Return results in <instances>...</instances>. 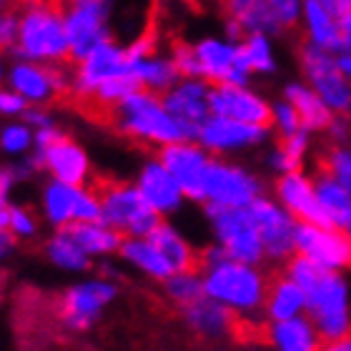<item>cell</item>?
<instances>
[{"label": "cell", "instance_id": "1", "mask_svg": "<svg viewBox=\"0 0 351 351\" xmlns=\"http://www.w3.org/2000/svg\"><path fill=\"white\" fill-rule=\"evenodd\" d=\"M286 276L306 291V316L324 341H337L351 334V284L344 271H326L293 254L286 261Z\"/></svg>", "mask_w": 351, "mask_h": 351}, {"label": "cell", "instance_id": "2", "mask_svg": "<svg viewBox=\"0 0 351 351\" xmlns=\"http://www.w3.org/2000/svg\"><path fill=\"white\" fill-rule=\"evenodd\" d=\"M198 269L204 274L206 296L221 301L239 319H254L263 311L271 281L261 271V263L231 258L219 243H213L201 251Z\"/></svg>", "mask_w": 351, "mask_h": 351}, {"label": "cell", "instance_id": "3", "mask_svg": "<svg viewBox=\"0 0 351 351\" xmlns=\"http://www.w3.org/2000/svg\"><path fill=\"white\" fill-rule=\"evenodd\" d=\"M106 125L141 146L163 148L176 141H191L189 131L163 106L161 95L151 90H136L123 95L113 106Z\"/></svg>", "mask_w": 351, "mask_h": 351}, {"label": "cell", "instance_id": "4", "mask_svg": "<svg viewBox=\"0 0 351 351\" xmlns=\"http://www.w3.org/2000/svg\"><path fill=\"white\" fill-rule=\"evenodd\" d=\"M18 53L23 58L56 63L75 71L68 43L66 13L58 0H40L21 5L18 13Z\"/></svg>", "mask_w": 351, "mask_h": 351}, {"label": "cell", "instance_id": "5", "mask_svg": "<svg viewBox=\"0 0 351 351\" xmlns=\"http://www.w3.org/2000/svg\"><path fill=\"white\" fill-rule=\"evenodd\" d=\"M231 40L241 43L249 33L289 36L299 28L304 0H216Z\"/></svg>", "mask_w": 351, "mask_h": 351}, {"label": "cell", "instance_id": "6", "mask_svg": "<svg viewBox=\"0 0 351 351\" xmlns=\"http://www.w3.org/2000/svg\"><path fill=\"white\" fill-rule=\"evenodd\" d=\"M95 191V196L101 201V219L113 226L118 234L128 236H148L163 216L156 208L148 206V201L141 196L136 183L113 181V178H90L88 183Z\"/></svg>", "mask_w": 351, "mask_h": 351}, {"label": "cell", "instance_id": "7", "mask_svg": "<svg viewBox=\"0 0 351 351\" xmlns=\"http://www.w3.org/2000/svg\"><path fill=\"white\" fill-rule=\"evenodd\" d=\"M206 213H208L213 239L228 256L246 263L266 261V249H263L261 234H258L249 206H243V208L206 206Z\"/></svg>", "mask_w": 351, "mask_h": 351}, {"label": "cell", "instance_id": "8", "mask_svg": "<svg viewBox=\"0 0 351 351\" xmlns=\"http://www.w3.org/2000/svg\"><path fill=\"white\" fill-rule=\"evenodd\" d=\"M36 161H38V166L48 171L56 181L71 183V186H88L90 178H93L88 154L71 138V136L58 131L56 125L38 128Z\"/></svg>", "mask_w": 351, "mask_h": 351}, {"label": "cell", "instance_id": "9", "mask_svg": "<svg viewBox=\"0 0 351 351\" xmlns=\"http://www.w3.org/2000/svg\"><path fill=\"white\" fill-rule=\"evenodd\" d=\"M118 299V286L108 276L86 278L68 286L58 299V322L73 334L93 329L103 311Z\"/></svg>", "mask_w": 351, "mask_h": 351}, {"label": "cell", "instance_id": "10", "mask_svg": "<svg viewBox=\"0 0 351 351\" xmlns=\"http://www.w3.org/2000/svg\"><path fill=\"white\" fill-rule=\"evenodd\" d=\"M301 71L306 75V81L314 86V90L324 98L334 113H346L351 108V83L341 68L339 58L326 48H319L311 40H301L296 45Z\"/></svg>", "mask_w": 351, "mask_h": 351}, {"label": "cell", "instance_id": "11", "mask_svg": "<svg viewBox=\"0 0 351 351\" xmlns=\"http://www.w3.org/2000/svg\"><path fill=\"white\" fill-rule=\"evenodd\" d=\"M258 196H263V183L256 173L243 169L239 163L213 161L206 171L204 198L206 206H228V208H243L251 206Z\"/></svg>", "mask_w": 351, "mask_h": 351}, {"label": "cell", "instance_id": "12", "mask_svg": "<svg viewBox=\"0 0 351 351\" xmlns=\"http://www.w3.org/2000/svg\"><path fill=\"white\" fill-rule=\"evenodd\" d=\"M43 216L53 228H66L75 221L101 219V201L90 186H71L53 178L43 189Z\"/></svg>", "mask_w": 351, "mask_h": 351}, {"label": "cell", "instance_id": "13", "mask_svg": "<svg viewBox=\"0 0 351 351\" xmlns=\"http://www.w3.org/2000/svg\"><path fill=\"white\" fill-rule=\"evenodd\" d=\"M296 254L306 256L326 271L351 269V241L344 228L329 223H299L296 226Z\"/></svg>", "mask_w": 351, "mask_h": 351}, {"label": "cell", "instance_id": "14", "mask_svg": "<svg viewBox=\"0 0 351 351\" xmlns=\"http://www.w3.org/2000/svg\"><path fill=\"white\" fill-rule=\"evenodd\" d=\"M251 216L256 221V228L261 234L263 249L269 261H289L296 254V226L299 221L278 204L276 198L258 196L249 206Z\"/></svg>", "mask_w": 351, "mask_h": 351}, {"label": "cell", "instance_id": "15", "mask_svg": "<svg viewBox=\"0 0 351 351\" xmlns=\"http://www.w3.org/2000/svg\"><path fill=\"white\" fill-rule=\"evenodd\" d=\"M158 161L171 171L186 198H191V201L204 198V181L206 171L211 166V156L201 143H193V141L169 143V146L158 148Z\"/></svg>", "mask_w": 351, "mask_h": 351}, {"label": "cell", "instance_id": "16", "mask_svg": "<svg viewBox=\"0 0 351 351\" xmlns=\"http://www.w3.org/2000/svg\"><path fill=\"white\" fill-rule=\"evenodd\" d=\"M208 103H211L213 116L234 118V121H241V123L274 128V106H269L261 95L251 93L243 86H231V83L211 86Z\"/></svg>", "mask_w": 351, "mask_h": 351}, {"label": "cell", "instance_id": "17", "mask_svg": "<svg viewBox=\"0 0 351 351\" xmlns=\"http://www.w3.org/2000/svg\"><path fill=\"white\" fill-rule=\"evenodd\" d=\"M271 128L251 125L223 116H208L198 128L196 141L208 154H228V151H243V148L261 146L269 138Z\"/></svg>", "mask_w": 351, "mask_h": 351}, {"label": "cell", "instance_id": "18", "mask_svg": "<svg viewBox=\"0 0 351 351\" xmlns=\"http://www.w3.org/2000/svg\"><path fill=\"white\" fill-rule=\"evenodd\" d=\"M208 83L204 78H186L181 86H171L161 95L163 106L169 108L171 116L189 131L191 141H196L198 128L206 118L211 116V103H208Z\"/></svg>", "mask_w": 351, "mask_h": 351}, {"label": "cell", "instance_id": "19", "mask_svg": "<svg viewBox=\"0 0 351 351\" xmlns=\"http://www.w3.org/2000/svg\"><path fill=\"white\" fill-rule=\"evenodd\" d=\"M274 193H276L278 204L284 206L299 223H329L322 206H319V198H316L314 178L304 171L278 173L276 183H274Z\"/></svg>", "mask_w": 351, "mask_h": 351}, {"label": "cell", "instance_id": "20", "mask_svg": "<svg viewBox=\"0 0 351 351\" xmlns=\"http://www.w3.org/2000/svg\"><path fill=\"white\" fill-rule=\"evenodd\" d=\"M136 189L141 191V196L146 198L148 206L156 208L161 216H171L183 206V189L178 186L171 171L163 166L158 158L148 161L143 169H141L138 178H136Z\"/></svg>", "mask_w": 351, "mask_h": 351}, {"label": "cell", "instance_id": "21", "mask_svg": "<svg viewBox=\"0 0 351 351\" xmlns=\"http://www.w3.org/2000/svg\"><path fill=\"white\" fill-rule=\"evenodd\" d=\"M181 314H183V324H186L196 337L208 339V341L231 337L236 331V322H239V316H236L231 308L223 306L221 301L211 299V296H206V293L198 301L183 306Z\"/></svg>", "mask_w": 351, "mask_h": 351}, {"label": "cell", "instance_id": "22", "mask_svg": "<svg viewBox=\"0 0 351 351\" xmlns=\"http://www.w3.org/2000/svg\"><path fill=\"white\" fill-rule=\"evenodd\" d=\"M263 337L274 351H322L326 344L306 314L284 322H269Z\"/></svg>", "mask_w": 351, "mask_h": 351}, {"label": "cell", "instance_id": "23", "mask_svg": "<svg viewBox=\"0 0 351 351\" xmlns=\"http://www.w3.org/2000/svg\"><path fill=\"white\" fill-rule=\"evenodd\" d=\"M121 258H123L131 269H136L143 276L154 278V281H166L173 274L171 263L166 261L158 246H156L148 236H128L121 243Z\"/></svg>", "mask_w": 351, "mask_h": 351}, {"label": "cell", "instance_id": "24", "mask_svg": "<svg viewBox=\"0 0 351 351\" xmlns=\"http://www.w3.org/2000/svg\"><path fill=\"white\" fill-rule=\"evenodd\" d=\"M284 98L296 108V113L301 118V125L308 133L329 131L331 121L337 118V113L324 103V98L316 93L314 88L301 86V83H291V86H286Z\"/></svg>", "mask_w": 351, "mask_h": 351}, {"label": "cell", "instance_id": "25", "mask_svg": "<svg viewBox=\"0 0 351 351\" xmlns=\"http://www.w3.org/2000/svg\"><path fill=\"white\" fill-rule=\"evenodd\" d=\"M263 314H266L269 322H284V319L306 314V291L286 274L278 276L276 281L269 284Z\"/></svg>", "mask_w": 351, "mask_h": 351}, {"label": "cell", "instance_id": "26", "mask_svg": "<svg viewBox=\"0 0 351 351\" xmlns=\"http://www.w3.org/2000/svg\"><path fill=\"white\" fill-rule=\"evenodd\" d=\"M66 228H68V234L81 243V249L86 251L90 258L113 256V254L121 251V243H123V236L118 234L113 226H108L103 219L75 221V223H71V226H66Z\"/></svg>", "mask_w": 351, "mask_h": 351}, {"label": "cell", "instance_id": "27", "mask_svg": "<svg viewBox=\"0 0 351 351\" xmlns=\"http://www.w3.org/2000/svg\"><path fill=\"white\" fill-rule=\"evenodd\" d=\"M314 186L316 198H319V206H322L326 221L331 226L346 228V223L351 221V191L339 178H334V176L322 169L316 173Z\"/></svg>", "mask_w": 351, "mask_h": 351}, {"label": "cell", "instance_id": "28", "mask_svg": "<svg viewBox=\"0 0 351 351\" xmlns=\"http://www.w3.org/2000/svg\"><path fill=\"white\" fill-rule=\"evenodd\" d=\"M304 21H306V38L311 43L331 53H341L344 48L341 28L322 0H304Z\"/></svg>", "mask_w": 351, "mask_h": 351}, {"label": "cell", "instance_id": "29", "mask_svg": "<svg viewBox=\"0 0 351 351\" xmlns=\"http://www.w3.org/2000/svg\"><path fill=\"white\" fill-rule=\"evenodd\" d=\"M148 239H151V241L158 246V251L166 256V261L171 263L173 274L176 271L196 269L198 266L196 249L186 241V236H183L178 228H173L171 223H166V221H161V223L148 234Z\"/></svg>", "mask_w": 351, "mask_h": 351}, {"label": "cell", "instance_id": "30", "mask_svg": "<svg viewBox=\"0 0 351 351\" xmlns=\"http://www.w3.org/2000/svg\"><path fill=\"white\" fill-rule=\"evenodd\" d=\"M43 251H45V258H48L56 269L68 271V274L88 271L90 269V261H93V258L81 249V243L68 234V228H56V234L45 241Z\"/></svg>", "mask_w": 351, "mask_h": 351}, {"label": "cell", "instance_id": "31", "mask_svg": "<svg viewBox=\"0 0 351 351\" xmlns=\"http://www.w3.org/2000/svg\"><path fill=\"white\" fill-rule=\"evenodd\" d=\"M308 131L291 133V136H278L276 148L269 154V166L276 173H289V171H301V163L308 154Z\"/></svg>", "mask_w": 351, "mask_h": 351}, {"label": "cell", "instance_id": "32", "mask_svg": "<svg viewBox=\"0 0 351 351\" xmlns=\"http://www.w3.org/2000/svg\"><path fill=\"white\" fill-rule=\"evenodd\" d=\"M163 291H166V299L171 304H176L178 308L189 306L193 301H198L204 296V274L198 269H186V271H176L171 274L166 281H163Z\"/></svg>", "mask_w": 351, "mask_h": 351}, {"label": "cell", "instance_id": "33", "mask_svg": "<svg viewBox=\"0 0 351 351\" xmlns=\"http://www.w3.org/2000/svg\"><path fill=\"white\" fill-rule=\"evenodd\" d=\"M239 56L251 73H269L274 71V53H271L266 33H249L239 43Z\"/></svg>", "mask_w": 351, "mask_h": 351}, {"label": "cell", "instance_id": "34", "mask_svg": "<svg viewBox=\"0 0 351 351\" xmlns=\"http://www.w3.org/2000/svg\"><path fill=\"white\" fill-rule=\"evenodd\" d=\"M322 171L331 173L334 178L344 183L351 191V146L349 143H334L331 148H326V154L322 156Z\"/></svg>", "mask_w": 351, "mask_h": 351}, {"label": "cell", "instance_id": "35", "mask_svg": "<svg viewBox=\"0 0 351 351\" xmlns=\"http://www.w3.org/2000/svg\"><path fill=\"white\" fill-rule=\"evenodd\" d=\"M30 146H33V133H30L28 125L13 123V125H5L3 133H0V148L5 154H13V156L25 154Z\"/></svg>", "mask_w": 351, "mask_h": 351}, {"label": "cell", "instance_id": "36", "mask_svg": "<svg viewBox=\"0 0 351 351\" xmlns=\"http://www.w3.org/2000/svg\"><path fill=\"white\" fill-rule=\"evenodd\" d=\"M8 234L13 239H21V241H28L38 234V219L36 213L25 208V206H13L10 211V226H8Z\"/></svg>", "mask_w": 351, "mask_h": 351}, {"label": "cell", "instance_id": "37", "mask_svg": "<svg viewBox=\"0 0 351 351\" xmlns=\"http://www.w3.org/2000/svg\"><path fill=\"white\" fill-rule=\"evenodd\" d=\"M274 128L278 131V136H291V133H296V131H301V128H304V125H301L299 113H296V108H293L286 98L274 106Z\"/></svg>", "mask_w": 351, "mask_h": 351}, {"label": "cell", "instance_id": "38", "mask_svg": "<svg viewBox=\"0 0 351 351\" xmlns=\"http://www.w3.org/2000/svg\"><path fill=\"white\" fill-rule=\"evenodd\" d=\"M15 43H18V13L5 8L0 13V53L13 48Z\"/></svg>", "mask_w": 351, "mask_h": 351}, {"label": "cell", "instance_id": "39", "mask_svg": "<svg viewBox=\"0 0 351 351\" xmlns=\"http://www.w3.org/2000/svg\"><path fill=\"white\" fill-rule=\"evenodd\" d=\"M25 110H28V101H25L18 90H15V93L0 90V113H5V116H18V113H25Z\"/></svg>", "mask_w": 351, "mask_h": 351}, {"label": "cell", "instance_id": "40", "mask_svg": "<svg viewBox=\"0 0 351 351\" xmlns=\"http://www.w3.org/2000/svg\"><path fill=\"white\" fill-rule=\"evenodd\" d=\"M21 181L18 166H0V198H8L15 183Z\"/></svg>", "mask_w": 351, "mask_h": 351}, {"label": "cell", "instance_id": "41", "mask_svg": "<svg viewBox=\"0 0 351 351\" xmlns=\"http://www.w3.org/2000/svg\"><path fill=\"white\" fill-rule=\"evenodd\" d=\"M10 211H13V204L8 198H0V231H8L10 226Z\"/></svg>", "mask_w": 351, "mask_h": 351}, {"label": "cell", "instance_id": "42", "mask_svg": "<svg viewBox=\"0 0 351 351\" xmlns=\"http://www.w3.org/2000/svg\"><path fill=\"white\" fill-rule=\"evenodd\" d=\"M322 351H351V334L344 339H337V341H326Z\"/></svg>", "mask_w": 351, "mask_h": 351}, {"label": "cell", "instance_id": "43", "mask_svg": "<svg viewBox=\"0 0 351 351\" xmlns=\"http://www.w3.org/2000/svg\"><path fill=\"white\" fill-rule=\"evenodd\" d=\"M13 243H15V239L8 231H0V261L13 251Z\"/></svg>", "mask_w": 351, "mask_h": 351}, {"label": "cell", "instance_id": "44", "mask_svg": "<svg viewBox=\"0 0 351 351\" xmlns=\"http://www.w3.org/2000/svg\"><path fill=\"white\" fill-rule=\"evenodd\" d=\"M337 58H339V68H341V73H344L346 78H349V83H351V51L339 53Z\"/></svg>", "mask_w": 351, "mask_h": 351}, {"label": "cell", "instance_id": "45", "mask_svg": "<svg viewBox=\"0 0 351 351\" xmlns=\"http://www.w3.org/2000/svg\"><path fill=\"white\" fill-rule=\"evenodd\" d=\"M344 231H346V236H349V241H351V221H349V223H346Z\"/></svg>", "mask_w": 351, "mask_h": 351}, {"label": "cell", "instance_id": "46", "mask_svg": "<svg viewBox=\"0 0 351 351\" xmlns=\"http://www.w3.org/2000/svg\"><path fill=\"white\" fill-rule=\"evenodd\" d=\"M5 8H8V0H0V13H3Z\"/></svg>", "mask_w": 351, "mask_h": 351}, {"label": "cell", "instance_id": "47", "mask_svg": "<svg viewBox=\"0 0 351 351\" xmlns=\"http://www.w3.org/2000/svg\"><path fill=\"white\" fill-rule=\"evenodd\" d=\"M346 116H349V118H351V108H349V110H346Z\"/></svg>", "mask_w": 351, "mask_h": 351}, {"label": "cell", "instance_id": "48", "mask_svg": "<svg viewBox=\"0 0 351 351\" xmlns=\"http://www.w3.org/2000/svg\"><path fill=\"white\" fill-rule=\"evenodd\" d=\"M0 81H3V73H0Z\"/></svg>", "mask_w": 351, "mask_h": 351}]
</instances>
